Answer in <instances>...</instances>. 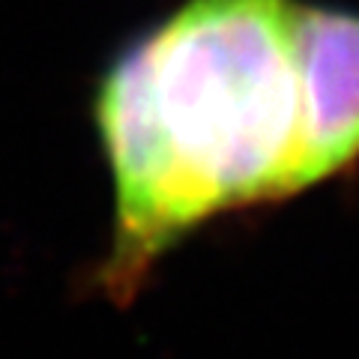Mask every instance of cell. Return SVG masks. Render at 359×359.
I'll list each match as a JSON object with an SVG mask.
<instances>
[{
	"label": "cell",
	"instance_id": "6da1fadb",
	"mask_svg": "<svg viewBox=\"0 0 359 359\" xmlns=\"http://www.w3.org/2000/svg\"><path fill=\"white\" fill-rule=\"evenodd\" d=\"M302 0H183L108 63L93 93L114 219L99 273L117 302L231 210L327 183Z\"/></svg>",
	"mask_w": 359,
	"mask_h": 359
}]
</instances>
